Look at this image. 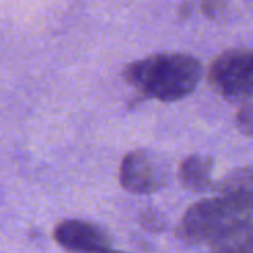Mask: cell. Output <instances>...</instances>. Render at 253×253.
Segmentation results:
<instances>
[{
    "label": "cell",
    "mask_w": 253,
    "mask_h": 253,
    "mask_svg": "<svg viewBox=\"0 0 253 253\" xmlns=\"http://www.w3.org/2000/svg\"><path fill=\"white\" fill-rule=\"evenodd\" d=\"M213 159L209 156L193 154L184 159L179 168L182 185L191 191H205L212 184Z\"/></svg>",
    "instance_id": "8992f818"
},
{
    "label": "cell",
    "mask_w": 253,
    "mask_h": 253,
    "mask_svg": "<svg viewBox=\"0 0 253 253\" xmlns=\"http://www.w3.org/2000/svg\"><path fill=\"white\" fill-rule=\"evenodd\" d=\"M139 224L148 233H156V234L163 233L168 228L166 216L160 211H157V209H147V211L141 212Z\"/></svg>",
    "instance_id": "52a82bcc"
},
{
    "label": "cell",
    "mask_w": 253,
    "mask_h": 253,
    "mask_svg": "<svg viewBox=\"0 0 253 253\" xmlns=\"http://www.w3.org/2000/svg\"><path fill=\"white\" fill-rule=\"evenodd\" d=\"M236 125L242 133L253 136V104H245L236 116Z\"/></svg>",
    "instance_id": "ba28073f"
},
{
    "label": "cell",
    "mask_w": 253,
    "mask_h": 253,
    "mask_svg": "<svg viewBox=\"0 0 253 253\" xmlns=\"http://www.w3.org/2000/svg\"><path fill=\"white\" fill-rule=\"evenodd\" d=\"M55 242L73 253H104L111 251V239L99 225L84 219L61 221L53 230Z\"/></svg>",
    "instance_id": "277c9868"
},
{
    "label": "cell",
    "mask_w": 253,
    "mask_h": 253,
    "mask_svg": "<svg viewBox=\"0 0 253 253\" xmlns=\"http://www.w3.org/2000/svg\"><path fill=\"white\" fill-rule=\"evenodd\" d=\"M225 7H227V4L224 1H203L202 3V12L211 19L221 15L225 10Z\"/></svg>",
    "instance_id": "9c48e42d"
},
{
    "label": "cell",
    "mask_w": 253,
    "mask_h": 253,
    "mask_svg": "<svg viewBox=\"0 0 253 253\" xmlns=\"http://www.w3.org/2000/svg\"><path fill=\"white\" fill-rule=\"evenodd\" d=\"M252 211L242 202L221 194L191 205L179 225V236L191 245H215L237 225L249 221Z\"/></svg>",
    "instance_id": "7a4b0ae2"
},
{
    "label": "cell",
    "mask_w": 253,
    "mask_h": 253,
    "mask_svg": "<svg viewBox=\"0 0 253 253\" xmlns=\"http://www.w3.org/2000/svg\"><path fill=\"white\" fill-rule=\"evenodd\" d=\"M120 185L130 194H150L159 187L151 159L142 150L126 153L120 163Z\"/></svg>",
    "instance_id": "5b68a950"
},
{
    "label": "cell",
    "mask_w": 253,
    "mask_h": 253,
    "mask_svg": "<svg viewBox=\"0 0 253 253\" xmlns=\"http://www.w3.org/2000/svg\"><path fill=\"white\" fill-rule=\"evenodd\" d=\"M203 77V64L193 55L162 52L130 62L123 79L145 98L176 102L190 96Z\"/></svg>",
    "instance_id": "6da1fadb"
},
{
    "label": "cell",
    "mask_w": 253,
    "mask_h": 253,
    "mask_svg": "<svg viewBox=\"0 0 253 253\" xmlns=\"http://www.w3.org/2000/svg\"><path fill=\"white\" fill-rule=\"evenodd\" d=\"M208 80L227 99L253 95V49H230L218 55L209 67Z\"/></svg>",
    "instance_id": "3957f363"
},
{
    "label": "cell",
    "mask_w": 253,
    "mask_h": 253,
    "mask_svg": "<svg viewBox=\"0 0 253 253\" xmlns=\"http://www.w3.org/2000/svg\"><path fill=\"white\" fill-rule=\"evenodd\" d=\"M104 253H125V252H116V251H113V249H111V251H107V252H104Z\"/></svg>",
    "instance_id": "30bf717a"
}]
</instances>
